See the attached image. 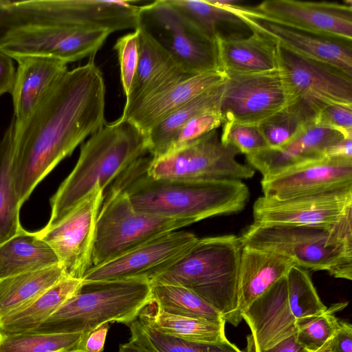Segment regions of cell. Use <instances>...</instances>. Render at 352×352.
<instances>
[{
  "label": "cell",
  "mask_w": 352,
  "mask_h": 352,
  "mask_svg": "<svg viewBox=\"0 0 352 352\" xmlns=\"http://www.w3.org/2000/svg\"><path fill=\"white\" fill-rule=\"evenodd\" d=\"M94 59L67 70L25 120L13 118L12 173L21 206L61 160L106 123V87Z\"/></svg>",
  "instance_id": "1"
},
{
  "label": "cell",
  "mask_w": 352,
  "mask_h": 352,
  "mask_svg": "<svg viewBox=\"0 0 352 352\" xmlns=\"http://www.w3.org/2000/svg\"><path fill=\"white\" fill-rule=\"evenodd\" d=\"M152 157H142L110 185L122 190L141 212L193 223L241 211L250 199L242 181H187L154 178L147 173Z\"/></svg>",
  "instance_id": "2"
},
{
  "label": "cell",
  "mask_w": 352,
  "mask_h": 352,
  "mask_svg": "<svg viewBox=\"0 0 352 352\" xmlns=\"http://www.w3.org/2000/svg\"><path fill=\"white\" fill-rule=\"evenodd\" d=\"M148 153L146 135L120 117L105 123L82 145L76 164L50 199V228L69 213L92 189L104 191L131 165Z\"/></svg>",
  "instance_id": "3"
},
{
  "label": "cell",
  "mask_w": 352,
  "mask_h": 352,
  "mask_svg": "<svg viewBox=\"0 0 352 352\" xmlns=\"http://www.w3.org/2000/svg\"><path fill=\"white\" fill-rule=\"evenodd\" d=\"M242 249L240 237L234 234L198 238L179 261L150 283L185 287L236 327L243 319L238 296Z\"/></svg>",
  "instance_id": "4"
},
{
  "label": "cell",
  "mask_w": 352,
  "mask_h": 352,
  "mask_svg": "<svg viewBox=\"0 0 352 352\" xmlns=\"http://www.w3.org/2000/svg\"><path fill=\"white\" fill-rule=\"evenodd\" d=\"M243 246L272 252L307 270L352 280V211L329 226L250 225Z\"/></svg>",
  "instance_id": "5"
},
{
  "label": "cell",
  "mask_w": 352,
  "mask_h": 352,
  "mask_svg": "<svg viewBox=\"0 0 352 352\" xmlns=\"http://www.w3.org/2000/svg\"><path fill=\"white\" fill-rule=\"evenodd\" d=\"M151 285L137 280L84 283L80 289L35 330L69 333L94 330L109 322L129 324L151 300Z\"/></svg>",
  "instance_id": "6"
},
{
  "label": "cell",
  "mask_w": 352,
  "mask_h": 352,
  "mask_svg": "<svg viewBox=\"0 0 352 352\" xmlns=\"http://www.w3.org/2000/svg\"><path fill=\"white\" fill-rule=\"evenodd\" d=\"M193 223L135 210L126 194L113 186L104 195L98 215L92 253L93 266L117 258L167 232Z\"/></svg>",
  "instance_id": "7"
},
{
  "label": "cell",
  "mask_w": 352,
  "mask_h": 352,
  "mask_svg": "<svg viewBox=\"0 0 352 352\" xmlns=\"http://www.w3.org/2000/svg\"><path fill=\"white\" fill-rule=\"evenodd\" d=\"M138 17V27L150 34L187 73L221 72L217 41L203 34L166 0L139 6Z\"/></svg>",
  "instance_id": "8"
},
{
  "label": "cell",
  "mask_w": 352,
  "mask_h": 352,
  "mask_svg": "<svg viewBox=\"0 0 352 352\" xmlns=\"http://www.w3.org/2000/svg\"><path fill=\"white\" fill-rule=\"evenodd\" d=\"M239 151L221 142L217 129L192 143L158 159H153L148 175L187 181H242L254 170L236 160Z\"/></svg>",
  "instance_id": "9"
},
{
  "label": "cell",
  "mask_w": 352,
  "mask_h": 352,
  "mask_svg": "<svg viewBox=\"0 0 352 352\" xmlns=\"http://www.w3.org/2000/svg\"><path fill=\"white\" fill-rule=\"evenodd\" d=\"M139 6L126 1L28 0L19 5L23 23H47L111 34L138 24Z\"/></svg>",
  "instance_id": "10"
},
{
  "label": "cell",
  "mask_w": 352,
  "mask_h": 352,
  "mask_svg": "<svg viewBox=\"0 0 352 352\" xmlns=\"http://www.w3.org/2000/svg\"><path fill=\"white\" fill-rule=\"evenodd\" d=\"M111 33L53 23H36L12 28L0 43V50L13 60L44 56L65 64L95 57Z\"/></svg>",
  "instance_id": "11"
},
{
  "label": "cell",
  "mask_w": 352,
  "mask_h": 352,
  "mask_svg": "<svg viewBox=\"0 0 352 352\" xmlns=\"http://www.w3.org/2000/svg\"><path fill=\"white\" fill-rule=\"evenodd\" d=\"M226 76L219 106L223 123L257 125L294 101L279 69Z\"/></svg>",
  "instance_id": "12"
},
{
  "label": "cell",
  "mask_w": 352,
  "mask_h": 352,
  "mask_svg": "<svg viewBox=\"0 0 352 352\" xmlns=\"http://www.w3.org/2000/svg\"><path fill=\"white\" fill-rule=\"evenodd\" d=\"M103 198L104 190L94 187L58 223L37 232L53 250L68 277L82 279L93 266L96 221Z\"/></svg>",
  "instance_id": "13"
},
{
  "label": "cell",
  "mask_w": 352,
  "mask_h": 352,
  "mask_svg": "<svg viewBox=\"0 0 352 352\" xmlns=\"http://www.w3.org/2000/svg\"><path fill=\"white\" fill-rule=\"evenodd\" d=\"M277 56L278 69L294 100L305 102L316 113L330 104L352 105V76L278 43Z\"/></svg>",
  "instance_id": "14"
},
{
  "label": "cell",
  "mask_w": 352,
  "mask_h": 352,
  "mask_svg": "<svg viewBox=\"0 0 352 352\" xmlns=\"http://www.w3.org/2000/svg\"><path fill=\"white\" fill-rule=\"evenodd\" d=\"M197 239L193 233L184 230L165 233L107 263L91 267L82 280L151 283L179 261Z\"/></svg>",
  "instance_id": "15"
},
{
  "label": "cell",
  "mask_w": 352,
  "mask_h": 352,
  "mask_svg": "<svg viewBox=\"0 0 352 352\" xmlns=\"http://www.w3.org/2000/svg\"><path fill=\"white\" fill-rule=\"evenodd\" d=\"M252 211L255 225L333 226L352 211V189L281 200L263 195Z\"/></svg>",
  "instance_id": "16"
},
{
  "label": "cell",
  "mask_w": 352,
  "mask_h": 352,
  "mask_svg": "<svg viewBox=\"0 0 352 352\" xmlns=\"http://www.w3.org/2000/svg\"><path fill=\"white\" fill-rule=\"evenodd\" d=\"M267 0L248 10L261 18L300 30L352 40V4Z\"/></svg>",
  "instance_id": "17"
},
{
  "label": "cell",
  "mask_w": 352,
  "mask_h": 352,
  "mask_svg": "<svg viewBox=\"0 0 352 352\" xmlns=\"http://www.w3.org/2000/svg\"><path fill=\"white\" fill-rule=\"evenodd\" d=\"M263 196L287 199L352 189V159L323 157L263 177Z\"/></svg>",
  "instance_id": "18"
},
{
  "label": "cell",
  "mask_w": 352,
  "mask_h": 352,
  "mask_svg": "<svg viewBox=\"0 0 352 352\" xmlns=\"http://www.w3.org/2000/svg\"><path fill=\"white\" fill-rule=\"evenodd\" d=\"M239 15L250 27L291 52L324 62L352 76V40L311 33L261 18L247 7L230 10Z\"/></svg>",
  "instance_id": "19"
},
{
  "label": "cell",
  "mask_w": 352,
  "mask_h": 352,
  "mask_svg": "<svg viewBox=\"0 0 352 352\" xmlns=\"http://www.w3.org/2000/svg\"><path fill=\"white\" fill-rule=\"evenodd\" d=\"M241 317L251 330L246 352H260L295 335L296 320L288 303L286 276L254 300Z\"/></svg>",
  "instance_id": "20"
},
{
  "label": "cell",
  "mask_w": 352,
  "mask_h": 352,
  "mask_svg": "<svg viewBox=\"0 0 352 352\" xmlns=\"http://www.w3.org/2000/svg\"><path fill=\"white\" fill-rule=\"evenodd\" d=\"M344 138L336 130L313 124L287 144L278 148L267 147L246 158L263 177H268L324 157L327 149Z\"/></svg>",
  "instance_id": "21"
},
{
  "label": "cell",
  "mask_w": 352,
  "mask_h": 352,
  "mask_svg": "<svg viewBox=\"0 0 352 352\" xmlns=\"http://www.w3.org/2000/svg\"><path fill=\"white\" fill-rule=\"evenodd\" d=\"M221 72L190 76L149 99L123 111L121 117L146 134L151 128L201 93L223 82Z\"/></svg>",
  "instance_id": "22"
},
{
  "label": "cell",
  "mask_w": 352,
  "mask_h": 352,
  "mask_svg": "<svg viewBox=\"0 0 352 352\" xmlns=\"http://www.w3.org/2000/svg\"><path fill=\"white\" fill-rule=\"evenodd\" d=\"M15 60L18 67L11 94L13 118L20 122L32 113L67 67L58 60L44 56H24Z\"/></svg>",
  "instance_id": "23"
},
{
  "label": "cell",
  "mask_w": 352,
  "mask_h": 352,
  "mask_svg": "<svg viewBox=\"0 0 352 352\" xmlns=\"http://www.w3.org/2000/svg\"><path fill=\"white\" fill-rule=\"evenodd\" d=\"M247 37L217 41L219 69L225 74H249L278 69L277 43L252 30Z\"/></svg>",
  "instance_id": "24"
},
{
  "label": "cell",
  "mask_w": 352,
  "mask_h": 352,
  "mask_svg": "<svg viewBox=\"0 0 352 352\" xmlns=\"http://www.w3.org/2000/svg\"><path fill=\"white\" fill-rule=\"evenodd\" d=\"M294 264L278 254L243 246L238 278L241 313L273 285L285 277Z\"/></svg>",
  "instance_id": "25"
},
{
  "label": "cell",
  "mask_w": 352,
  "mask_h": 352,
  "mask_svg": "<svg viewBox=\"0 0 352 352\" xmlns=\"http://www.w3.org/2000/svg\"><path fill=\"white\" fill-rule=\"evenodd\" d=\"M58 265L56 254L37 232L21 228L0 245V280Z\"/></svg>",
  "instance_id": "26"
},
{
  "label": "cell",
  "mask_w": 352,
  "mask_h": 352,
  "mask_svg": "<svg viewBox=\"0 0 352 352\" xmlns=\"http://www.w3.org/2000/svg\"><path fill=\"white\" fill-rule=\"evenodd\" d=\"M82 279L66 277L39 295L23 308L0 320V332H31L48 319L82 287Z\"/></svg>",
  "instance_id": "27"
},
{
  "label": "cell",
  "mask_w": 352,
  "mask_h": 352,
  "mask_svg": "<svg viewBox=\"0 0 352 352\" xmlns=\"http://www.w3.org/2000/svg\"><path fill=\"white\" fill-rule=\"evenodd\" d=\"M192 25L217 41L247 37L250 27L237 14L210 4L207 0H166Z\"/></svg>",
  "instance_id": "28"
},
{
  "label": "cell",
  "mask_w": 352,
  "mask_h": 352,
  "mask_svg": "<svg viewBox=\"0 0 352 352\" xmlns=\"http://www.w3.org/2000/svg\"><path fill=\"white\" fill-rule=\"evenodd\" d=\"M138 320L162 333L180 339L205 343L227 340L225 324L165 312L151 300L140 312Z\"/></svg>",
  "instance_id": "29"
},
{
  "label": "cell",
  "mask_w": 352,
  "mask_h": 352,
  "mask_svg": "<svg viewBox=\"0 0 352 352\" xmlns=\"http://www.w3.org/2000/svg\"><path fill=\"white\" fill-rule=\"evenodd\" d=\"M224 81L182 105L145 134L148 153L153 159L166 155L176 133L192 118L204 112L219 110Z\"/></svg>",
  "instance_id": "30"
},
{
  "label": "cell",
  "mask_w": 352,
  "mask_h": 352,
  "mask_svg": "<svg viewBox=\"0 0 352 352\" xmlns=\"http://www.w3.org/2000/svg\"><path fill=\"white\" fill-rule=\"evenodd\" d=\"M68 277L60 265L0 280V320L30 302Z\"/></svg>",
  "instance_id": "31"
},
{
  "label": "cell",
  "mask_w": 352,
  "mask_h": 352,
  "mask_svg": "<svg viewBox=\"0 0 352 352\" xmlns=\"http://www.w3.org/2000/svg\"><path fill=\"white\" fill-rule=\"evenodd\" d=\"M14 122L12 118L0 140V245L22 228L19 204L12 173Z\"/></svg>",
  "instance_id": "32"
},
{
  "label": "cell",
  "mask_w": 352,
  "mask_h": 352,
  "mask_svg": "<svg viewBox=\"0 0 352 352\" xmlns=\"http://www.w3.org/2000/svg\"><path fill=\"white\" fill-rule=\"evenodd\" d=\"M316 113L305 102L295 100L257 124L268 147H280L314 124Z\"/></svg>",
  "instance_id": "33"
},
{
  "label": "cell",
  "mask_w": 352,
  "mask_h": 352,
  "mask_svg": "<svg viewBox=\"0 0 352 352\" xmlns=\"http://www.w3.org/2000/svg\"><path fill=\"white\" fill-rule=\"evenodd\" d=\"M151 301L160 309L175 315L226 322L215 309L190 290L178 285H151Z\"/></svg>",
  "instance_id": "34"
},
{
  "label": "cell",
  "mask_w": 352,
  "mask_h": 352,
  "mask_svg": "<svg viewBox=\"0 0 352 352\" xmlns=\"http://www.w3.org/2000/svg\"><path fill=\"white\" fill-rule=\"evenodd\" d=\"M89 335L69 333H3L0 332V352H86Z\"/></svg>",
  "instance_id": "35"
},
{
  "label": "cell",
  "mask_w": 352,
  "mask_h": 352,
  "mask_svg": "<svg viewBox=\"0 0 352 352\" xmlns=\"http://www.w3.org/2000/svg\"><path fill=\"white\" fill-rule=\"evenodd\" d=\"M139 58L135 76L125 104L130 103L155 76L177 64L168 52L150 34L140 27Z\"/></svg>",
  "instance_id": "36"
},
{
  "label": "cell",
  "mask_w": 352,
  "mask_h": 352,
  "mask_svg": "<svg viewBox=\"0 0 352 352\" xmlns=\"http://www.w3.org/2000/svg\"><path fill=\"white\" fill-rule=\"evenodd\" d=\"M287 298L296 320L317 316L325 312L307 270L293 265L286 275Z\"/></svg>",
  "instance_id": "37"
},
{
  "label": "cell",
  "mask_w": 352,
  "mask_h": 352,
  "mask_svg": "<svg viewBox=\"0 0 352 352\" xmlns=\"http://www.w3.org/2000/svg\"><path fill=\"white\" fill-rule=\"evenodd\" d=\"M343 304H336L321 314L296 320V338L307 352H319L332 338L340 326L334 313Z\"/></svg>",
  "instance_id": "38"
},
{
  "label": "cell",
  "mask_w": 352,
  "mask_h": 352,
  "mask_svg": "<svg viewBox=\"0 0 352 352\" xmlns=\"http://www.w3.org/2000/svg\"><path fill=\"white\" fill-rule=\"evenodd\" d=\"M146 342L159 352H242L228 339L216 343L192 342L162 333L134 320Z\"/></svg>",
  "instance_id": "39"
},
{
  "label": "cell",
  "mask_w": 352,
  "mask_h": 352,
  "mask_svg": "<svg viewBox=\"0 0 352 352\" xmlns=\"http://www.w3.org/2000/svg\"><path fill=\"white\" fill-rule=\"evenodd\" d=\"M222 126L221 142L232 146L239 153L248 155L268 147L256 124L224 122Z\"/></svg>",
  "instance_id": "40"
},
{
  "label": "cell",
  "mask_w": 352,
  "mask_h": 352,
  "mask_svg": "<svg viewBox=\"0 0 352 352\" xmlns=\"http://www.w3.org/2000/svg\"><path fill=\"white\" fill-rule=\"evenodd\" d=\"M222 124L223 120L219 110L204 112L195 116L178 131L166 155L192 143Z\"/></svg>",
  "instance_id": "41"
},
{
  "label": "cell",
  "mask_w": 352,
  "mask_h": 352,
  "mask_svg": "<svg viewBox=\"0 0 352 352\" xmlns=\"http://www.w3.org/2000/svg\"><path fill=\"white\" fill-rule=\"evenodd\" d=\"M139 32H133L120 36L114 45L117 52L120 69V80L126 97L131 92L138 65Z\"/></svg>",
  "instance_id": "42"
},
{
  "label": "cell",
  "mask_w": 352,
  "mask_h": 352,
  "mask_svg": "<svg viewBox=\"0 0 352 352\" xmlns=\"http://www.w3.org/2000/svg\"><path fill=\"white\" fill-rule=\"evenodd\" d=\"M314 124L336 130L345 138H352V105L327 104L316 113Z\"/></svg>",
  "instance_id": "43"
},
{
  "label": "cell",
  "mask_w": 352,
  "mask_h": 352,
  "mask_svg": "<svg viewBox=\"0 0 352 352\" xmlns=\"http://www.w3.org/2000/svg\"><path fill=\"white\" fill-rule=\"evenodd\" d=\"M319 352H352V325L340 321V326L332 338Z\"/></svg>",
  "instance_id": "44"
},
{
  "label": "cell",
  "mask_w": 352,
  "mask_h": 352,
  "mask_svg": "<svg viewBox=\"0 0 352 352\" xmlns=\"http://www.w3.org/2000/svg\"><path fill=\"white\" fill-rule=\"evenodd\" d=\"M16 70L13 59L0 50V96L12 91Z\"/></svg>",
  "instance_id": "45"
},
{
  "label": "cell",
  "mask_w": 352,
  "mask_h": 352,
  "mask_svg": "<svg viewBox=\"0 0 352 352\" xmlns=\"http://www.w3.org/2000/svg\"><path fill=\"white\" fill-rule=\"evenodd\" d=\"M129 325L131 338L128 342L120 344L118 352H159L146 342L137 328L134 320Z\"/></svg>",
  "instance_id": "46"
},
{
  "label": "cell",
  "mask_w": 352,
  "mask_h": 352,
  "mask_svg": "<svg viewBox=\"0 0 352 352\" xmlns=\"http://www.w3.org/2000/svg\"><path fill=\"white\" fill-rule=\"evenodd\" d=\"M109 328V323H107L89 333L85 344L86 352H102L103 351Z\"/></svg>",
  "instance_id": "47"
},
{
  "label": "cell",
  "mask_w": 352,
  "mask_h": 352,
  "mask_svg": "<svg viewBox=\"0 0 352 352\" xmlns=\"http://www.w3.org/2000/svg\"><path fill=\"white\" fill-rule=\"evenodd\" d=\"M325 157L352 159V138H345L329 146Z\"/></svg>",
  "instance_id": "48"
},
{
  "label": "cell",
  "mask_w": 352,
  "mask_h": 352,
  "mask_svg": "<svg viewBox=\"0 0 352 352\" xmlns=\"http://www.w3.org/2000/svg\"><path fill=\"white\" fill-rule=\"evenodd\" d=\"M11 2L12 1L0 0V43L12 27Z\"/></svg>",
  "instance_id": "49"
},
{
  "label": "cell",
  "mask_w": 352,
  "mask_h": 352,
  "mask_svg": "<svg viewBox=\"0 0 352 352\" xmlns=\"http://www.w3.org/2000/svg\"><path fill=\"white\" fill-rule=\"evenodd\" d=\"M260 352H307L300 344L297 342L296 335H293L274 346L261 351Z\"/></svg>",
  "instance_id": "50"
}]
</instances>
